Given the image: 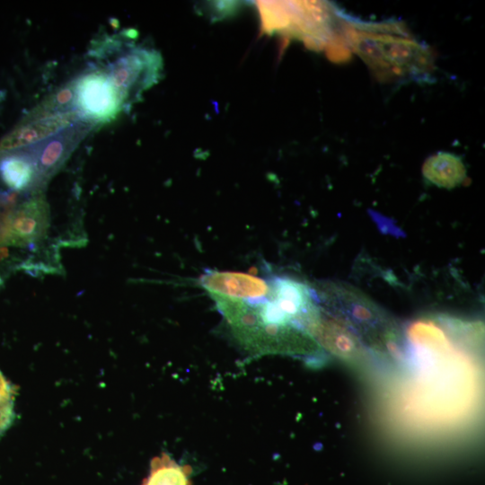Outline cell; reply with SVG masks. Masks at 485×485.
<instances>
[{
    "mask_svg": "<svg viewBox=\"0 0 485 485\" xmlns=\"http://www.w3.org/2000/svg\"><path fill=\"white\" fill-rule=\"evenodd\" d=\"M94 126L77 119L51 137L24 149L37 172V192H43L51 178L61 169L73 152Z\"/></svg>",
    "mask_w": 485,
    "mask_h": 485,
    "instance_id": "obj_6",
    "label": "cell"
},
{
    "mask_svg": "<svg viewBox=\"0 0 485 485\" xmlns=\"http://www.w3.org/2000/svg\"><path fill=\"white\" fill-rule=\"evenodd\" d=\"M382 55L394 75L425 78L433 68L429 49L422 43L405 37L375 32Z\"/></svg>",
    "mask_w": 485,
    "mask_h": 485,
    "instance_id": "obj_8",
    "label": "cell"
},
{
    "mask_svg": "<svg viewBox=\"0 0 485 485\" xmlns=\"http://www.w3.org/2000/svg\"><path fill=\"white\" fill-rule=\"evenodd\" d=\"M136 32L124 31L103 36L89 50L95 64L107 74L125 110L138 101L145 91L160 81L163 71L162 55L156 49L135 44Z\"/></svg>",
    "mask_w": 485,
    "mask_h": 485,
    "instance_id": "obj_2",
    "label": "cell"
},
{
    "mask_svg": "<svg viewBox=\"0 0 485 485\" xmlns=\"http://www.w3.org/2000/svg\"><path fill=\"white\" fill-rule=\"evenodd\" d=\"M0 177L14 192H37V172L24 149L13 151L0 157Z\"/></svg>",
    "mask_w": 485,
    "mask_h": 485,
    "instance_id": "obj_11",
    "label": "cell"
},
{
    "mask_svg": "<svg viewBox=\"0 0 485 485\" xmlns=\"http://www.w3.org/2000/svg\"><path fill=\"white\" fill-rule=\"evenodd\" d=\"M14 418L12 400L0 399V433L5 430Z\"/></svg>",
    "mask_w": 485,
    "mask_h": 485,
    "instance_id": "obj_17",
    "label": "cell"
},
{
    "mask_svg": "<svg viewBox=\"0 0 485 485\" xmlns=\"http://www.w3.org/2000/svg\"><path fill=\"white\" fill-rule=\"evenodd\" d=\"M267 295L253 302L212 296L237 340L258 355L310 357L321 348L308 333L317 310L315 293L288 277L269 278Z\"/></svg>",
    "mask_w": 485,
    "mask_h": 485,
    "instance_id": "obj_1",
    "label": "cell"
},
{
    "mask_svg": "<svg viewBox=\"0 0 485 485\" xmlns=\"http://www.w3.org/2000/svg\"><path fill=\"white\" fill-rule=\"evenodd\" d=\"M75 110L73 79L45 98L23 119H36Z\"/></svg>",
    "mask_w": 485,
    "mask_h": 485,
    "instance_id": "obj_15",
    "label": "cell"
},
{
    "mask_svg": "<svg viewBox=\"0 0 485 485\" xmlns=\"http://www.w3.org/2000/svg\"><path fill=\"white\" fill-rule=\"evenodd\" d=\"M191 473L190 465L180 464L163 453L152 459L149 474L142 485H192Z\"/></svg>",
    "mask_w": 485,
    "mask_h": 485,
    "instance_id": "obj_13",
    "label": "cell"
},
{
    "mask_svg": "<svg viewBox=\"0 0 485 485\" xmlns=\"http://www.w3.org/2000/svg\"><path fill=\"white\" fill-rule=\"evenodd\" d=\"M13 388L0 371V399L12 400Z\"/></svg>",
    "mask_w": 485,
    "mask_h": 485,
    "instance_id": "obj_18",
    "label": "cell"
},
{
    "mask_svg": "<svg viewBox=\"0 0 485 485\" xmlns=\"http://www.w3.org/2000/svg\"><path fill=\"white\" fill-rule=\"evenodd\" d=\"M50 225V210L43 192L31 194L11 214L5 245L34 246L42 242Z\"/></svg>",
    "mask_w": 485,
    "mask_h": 485,
    "instance_id": "obj_7",
    "label": "cell"
},
{
    "mask_svg": "<svg viewBox=\"0 0 485 485\" xmlns=\"http://www.w3.org/2000/svg\"><path fill=\"white\" fill-rule=\"evenodd\" d=\"M19 194L14 191L0 193V246L5 245L9 219L17 205Z\"/></svg>",
    "mask_w": 485,
    "mask_h": 485,
    "instance_id": "obj_16",
    "label": "cell"
},
{
    "mask_svg": "<svg viewBox=\"0 0 485 485\" xmlns=\"http://www.w3.org/2000/svg\"><path fill=\"white\" fill-rule=\"evenodd\" d=\"M326 311L339 317L364 341L372 355L396 360L402 355V338L396 324L358 291L341 285H323L318 291Z\"/></svg>",
    "mask_w": 485,
    "mask_h": 485,
    "instance_id": "obj_3",
    "label": "cell"
},
{
    "mask_svg": "<svg viewBox=\"0 0 485 485\" xmlns=\"http://www.w3.org/2000/svg\"><path fill=\"white\" fill-rule=\"evenodd\" d=\"M9 250L5 245L0 246V262L9 257Z\"/></svg>",
    "mask_w": 485,
    "mask_h": 485,
    "instance_id": "obj_19",
    "label": "cell"
},
{
    "mask_svg": "<svg viewBox=\"0 0 485 485\" xmlns=\"http://www.w3.org/2000/svg\"><path fill=\"white\" fill-rule=\"evenodd\" d=\"M422 173L426 180L440 188L453 189L466 178V167L459 155L438 152L424 163Z\"/></svg>",
    "mask_w": 485,
    "mask_h": 485,
    "instance_id": "obj_12",
    "label": "cell"
},
{
    "mask_svg": "<svg viewBox=\"0 0 485 485\" xmlns=\"http://www.w3.org/2000/svg\"><path fill=\"white\" fill-rule=\"evenodd\" d=\"M75 111L78 119L96 128L126 110L120 96L104 70L95 64L73 78Z\"/></svg>",
    "mask_w": 485,
    "mask_h": 485,
    "instance_id": "obj_4",
    "label": "cell"
},
{
    "mask_svg": "<svg viewBox=\"0 0 485 485\" xmlns=\"http://www.w3.org/2000/svg\"><path fill=\"white\" fill-rule=\"evenodd\" d=\"M3 286H4V278H3V277H2L1 274H0V288H2Z\"/></svg>",
    "mask_w": 485,
    "mask_h": 485,
    "instance_id": "obj_20",
    "label": "cell"
},
{
    "mask_svg": "<svg viewBox=\"0 0 485 485\" xmlns=\"http://www.w3.org/2000/svg\"><path fill=\"white\" fill-rule=\"evenodd\" d=\"M199 283L211 296L241 302H253L268 295L269 278L265 279L248 273L207 270Z\"/></svg>",
    "mask_w": 485,
    "mask_h": 485,
    "instance_id": "obj_9",
    "label": "cell"
},
{
    "mask_svg": "<svg viewBox=\"0 0 485 485\" xmlns=\"http://www.w3.org/2000/svg\"><path fill=\"white\" fill-rule=\"evenodd\" d=\"M79 119L75 110L36 119H22L0 140V157L39 143Z\"/></svg>",
    "mask_w": 485,
    "mask_h": 485,
    "instance_id": "obj_10",
    "label": "cell"
},
{
    "mask_svg": "<svg viewBox=\"0 0 485 485\" xmlns=\"http://www.w3.org/2000/svg\"><path fill=\"white\" fill-rule=\"evenodd\" d=\"M308 333L321 349L351 366H366L372 358V353L360 337L320 304L315 317L308 326Z\"/></svg>",
    "mask_w": 485,
    "mask_h": 485,
    "instance_id": "obj_5",
    "label": "cell"
},
{
    "mask_svg": "<svg viewBox=\"0 0 485 485\" xmlns=\"http://www.w3.org/2000/svg\"><path fill=\"white\" fill-rule=\"evenodd\" d=\"M348 40L352 49L381 75H394L391 66L384 60L378 45L375 32L352 30L348 32Z\"/></svg>",
    "mask_w": 485,
    "mask_h": 485,
    "instance_id": "obj_14",
    "label": "cell"
}]
</instances>
